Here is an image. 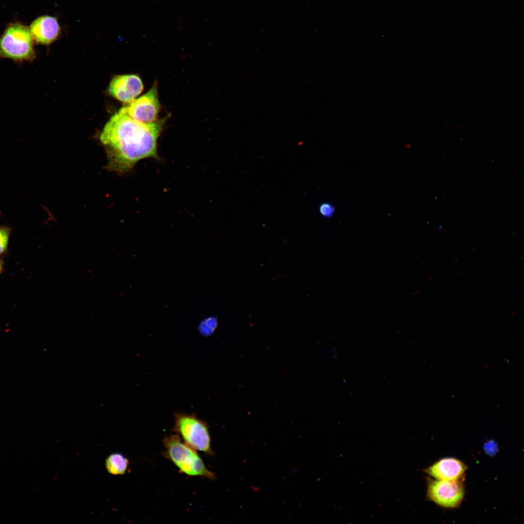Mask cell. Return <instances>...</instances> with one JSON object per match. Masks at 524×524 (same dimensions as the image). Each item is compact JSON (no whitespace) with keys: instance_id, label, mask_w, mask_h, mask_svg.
<instances>
[{"instance_id":"10","label":"cell","mask_w":524,"mask_h":524,"mask_svg":"<svg viewBox=\"0 0 524 524\" xmlns=\"http://www.w3.org/2000/svg\"><path fill=\"white\" fill-rule=\"evenodd\" d=\"M128 466V459L120 453L111 454L106 460V467L107 470L113 475L124 474Z\"/></svg>"},{"instance_id":"9","label":"cell","mask_w":524,"mask_h":524,"mask_svg":"<svg viewBox=\"0 0 524 524\" xmlns=\"http://www.w3.org/2000/svg\"><path fill=\"white\" fill-rule=\"evenodd\" d=\"M29 30L33 40L43 45L53 42L58 38L61 32L57 19L47 15L35 19L31 23Z\"/></svg>"},{"instance_id":"14","label":"cell","mask_w":524,"mask_h":524,"mask_svg":"<svg viewBox=\"0 0 524 524\" xmlns=\"http://www.w3.org/2000/svg\"></svg>"},{"instance_id":"4","label":"cell","mask_w":524,"mask_h":524,"mask_svg":"<svg viewBox=\"0 0 524 524\" xmlns=\"http://www.w3.org/2000/svg\"><path fill=\"white\" fill-rule=\"evenodd\" d=\"M173 430L195 450L213 455L208 424L194 414L176 413Z\"/></svg>"},{"instance_id":"5","label":"cell","mask_w":524,"mask_h":524,"mask_svg":"<svg viewBox=\"0 0 524 524\" xmlns=\"http://www.w3.org/2000/svg\"><path fill=\"white\" fill-rule=\"evenodd\" d=\"M426 497L444 508H455L461 504L465 494L462 480L428 478Z\"/></svg>"},{"instance_id":"7","label":"cell","mask_w":524,"mask_h":524,"mask_svg":"<svg viewBox=\"0 0 524 524\" xmlns=\"http://www.w3.org/2000/svg\"><path fill=\"white\" fill-rule=\"evenodd\" d=\"M143 84L137 75H122L115 76L111 80L108 92L110 95L117 100L130 102L143 91Z\"/></svg>"},{"instance_id":"8","label":"cell","mask_w":524,"mask_h":524,"mask_svg":"<svg viewBox=\"0 0 524 524\" xmlns=\"http://www.w3.org/2000/svg\"><path fill=\"white\" fill-rule=\"evenodd\" d=\"M467 469L461 461L453 458L440 459L424 471L436 479L462 480Z\"/></svg>"},{"instance_id":"6","label":"cell","mask_w":524,"mask_h":524,"mask_svg":"<svg viewBox=\"0 0 524 524\" xmlns=\"http://www.w3.org/2000/svg\"><path fill=\"white\" fill-rule=\"evenodd\" d=\"M160 105L155 82L145 95L134 99L120 110L139 122L149 124L157 120Z\"/></svg>"},{"instance_id":"11","label":"cell","mask_w":524,"mask_h":524,"mask_svg":"<svg viewBox=\"0 0 524 524\" xmlns=\"http://www.w3.org/2000/svg\"><path fill=\"white\" fill-rule=\"evenodd\" d=\"M11 229L2 226L0 228V255L4 254L7 249Z\"/></svg>"},{"instance_id":"1","label":"cell","mask_w":524,"mask_h":524,"mask_svg":"<svg viewBox=\"0 0 524 524\" xmlns=\"http://www.w3.org/2000/svg\"><path fill=\"white\" fill-rule=\"evenodd\" d=\"M166 118L145 124L120 110L113 115L99 137L106 152L108 170L124 173L140 160L150 157L158 159L157 139Z\"/></svg>"},{"instance_id":"12","label":"cell","mask_w":524,"mask_h":524,"mask_svg":"<svg viewBox=\"0 0 524 524\" xmlns=\"http://www.w3.org/2000/svg\"><path fill=\"white\" fill-rule=\"evenodd\" d=\"M335 208L334 205L329 202H323L319 207L320 213L325 218H330L334 214Z\"/></svg>"},{"instance_id":"3","label":"cell","mask_w":524,"mask_h":524,"mask_svg":"<svg viewBox=\"0 0 524 524\" xmlns=\"http://www.w3.org/2000/svg\"><path fill=\"white\" fill-rule=\"evenodd\" d=\"M0 57L16 61L35 59L33 40L29 27L15 23L7 28L0 37Z\"/></svg>"},{"instance_id":"2","label":"cell","mask_w":524,"mask_h":524,"mask_svg":"<svg viewBox=\"0 0 524 524\" xmlns=\"http://www.w3.org/2000/svg\"><path fill=\"white\" fill-rule=\"evenodd\" d=\"M165 457L183 474L199 476L213 480L215 474L209 471L196 450L182 442L178 434L166 436L163 440Z\"/></svg>"},{"instance_id":"13","label":"cell","mask_w":524,"mask_h":524,"mask_svg":"<svg viewBox=\"0 0 524 524\" xmlns=\"http://www.w3.org/2000/svg\"><path fill=\"white\" fill-rule=\"evenodd\" d=\"M3 262L0 260V274L2 272L3 270Z\"/></svg>"}]
</instances>
